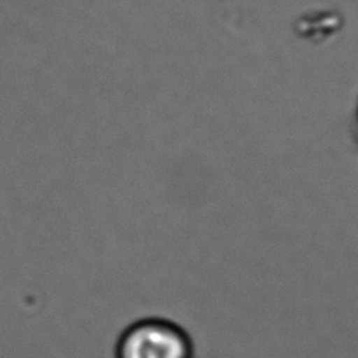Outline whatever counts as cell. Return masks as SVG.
Instances as JSON below:
<instances>
[{
	"label": "cell",
	"mask_w": 358,
	"mask_h": 358,
	"mask_svg": "<svg viewBox=\"0 0 358 358\" xmlns=\"http://www.w3.org/2000/svg\"><path fill=\"white\" fill-rule=\"evenodd\" d=\"M114 358H196V345L174 320L144 317L120 333Z\"/></svg>",
	"instance_id": "1"
},
{
	"label": "cell",
	"mask_w": 358,
	"mask_h": 358,
	"mask_svg": "<svg viewBox=\"0 0 358 358\" xmlns=\"http://www.w3.org/2000/svg\"><path fill=\"white\" fill-rule=\"evenodd\" d=\"M355 120H357V128H358V103H357V110H355Z\"/></svg>",
	"instance_id": "2"
}]
</instances>
